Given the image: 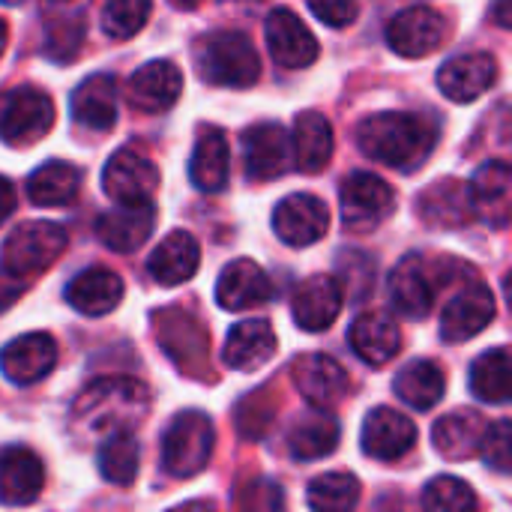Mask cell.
I'll list each match as a JSON object with an SVG mask.
<instances>
[{"mask_svg": "<svg viewBox=\"0 0 512 512\" xmlns=\"http://www.w3.org/2000/svg\"><path fill=\"white\" fill-rule=\"evenodd\" d=\"M330 228V210L321 198L309 192L288 195L273 210V231L288 246H312L318 243Z\"/></svg>", "mask_w": 512, "mask_h": 512, "instance_id": "obj_13", "label": "cell"}, {"mask_svg": "<svg viewBox=\"0 0 512 512\" xmlns=\"http://www.w3.org/2000/svg\"><path fill=\"white\" fill-rule=\"evenodd\" d=\"M333 126L324 114L318 111H303L297 114L294 123V138H291V150H294V165L306 174H318L330 165L333 159Z\"/></svg>", "mask_w": 512, "mask_h": 512, "instance_id": "obj_33", "label": "cell"}, {"mask_svg": "<svg viewBox=\"0 0 512 512\" xmlns=\"http://www.w3.org/2000/svg\"><path fill=\"white\" fill-rule=\"evenodd\" d=\"M156 228V207L153 204H138V207H114L96 219V237L120 255L135 252L144 246V240Z\"/></svg>", "mask_w": 512, "mask_h": 512, "instance_id": "obj_24", "label": "cell"}, {"mask_svg": "<svg viewBox=\"0 0 512 512\" xmlns=\"http://www.w3.org/2000/svg\"><path fill=\"white\" fill-rule=\"evenodd\" d=\"M471 393L486 405H507L512 396L510 351L495 348L471 366Z\"/></svg>", "mask_w": 512, "mask_h": 512, "instance_id": "obj_38", "label": "cell"}, {"mask_svg": "<svg viewBox=\"0 0 512 512\" xmlns=\"http://www.w3.org/2000/svg\"><path fill=\"white\" fill-rule=\"evenodd\" d=\"M420 216L432 228H462L474 219V204L471 192L459 180H441L429 186L417 204Z\"/></svg>", "mask_w": 512, "mask_h": 512, "instance_id": "obj_34", "label": "cell"}, {"mask_svg": "<svg viewBox=\"0 0 512 512\" xmlns=\"http://www.w3.org/2000/svg\"><path fill=\"white\" fill-rule=\"evenodd\" d=\"M213 447L216 432L210 417L201 411H183L168 423L162 435V468L174 480H189L207 468Z\"/></svg>", "mask_w": 512, "mask_h": 512, "instance_id": "obj_5", "label": "cell"}, {"mask_svg": "<svg viewBox=\"0 0 512 512\" xmlns=\"http://www.w3.org/2000/svg\"><path fill=\"white\" fill-rule=\"evenodd\" d=\"M471 204H474V216H483L489 219L492 225L504 228L507 225V216H510V192H512V174L510 165L504 159H495V162H486L471 186Z\"/></svg>", "mask_w": 512, "mask_h": 512, "instance_id": "obj_31", "label": "cell"}, {"mask_svg": "<svg viewBox=\"0 0 512 512\" xmlns=\"http://www.w3.org/2000/svg\"><path fill=\"white\" fill-rule=\"evenodd\" d=\"M306 501L312 512H354L360 504V480L348 471H330L309 483Z\"/></svg>", "mask_w": 512, "mask_h": 512, "instance_id": "obj_39", "label": "cell"}, {"mask_svg": "<svg viewBox=\"0 0 512 512\" xmlns=\"http://www.w3.org/2000/svg\"><path fill=\"white\" fill-rule=\"evenodd\" d=\"M498 81V60L489 51L450 57L438 72V87L453 102H474Z\"/></svg>", "mask_w": 512, "mask_h": 512, "instance_id": "obj_17", "label": "cell"}, {"mask_svg": "<svg viewBox=\"0 0 512 512\" xmlns=\"http://www.w3.org/2000/svg\"><path fill=\"white\" fill-rule=\"evenodd\" d=\"M69 108L81 126L93 132H108L117 120V78L111 72H96L84 78L75 87Z\"/></svg>", "mask_w": 512, "mask_h": 512, "instance_id": "obj_26", "label": "cell"}, {"mask_svg": "<svg viewBox=\"0 0 512 512\" xmlns=\"http://www.w3.org/2000/svg\"><path fill=\"white\" fill-rule=\"evenodd\" d=\"M423 512H480L477 492L459 477H435L423 489Z\"/></svg>", "mask_w": 512, "mask_h": 512, "instance_id": "obj_41", "label": "cell"}, {"mask_svg": "<svg viewBox=\"0 0 512 512\" xmlns=\"http://www.w3.org/2000/svg\"><path fill=\"white\" fill-rule=\"evenodd\" d=\"M153 330L159 339V348L168 354V360L174 366H180V372L198 378L207 366V351H210V339L201 327V321L186 312V309H162L153 318Z\"/></svg>", "mask_w": 512, "mask_h": 512, "instance_id": "obj_6", "label": "cell"}, {"mask_svg": "<svg viewBox=\"0 0 512 512\" xmlns=\"http://www.w3.org/2000/svg\"><path fill=\"white\" fill-rule=\"evenodd\" d=\"M78 189L81 171L63 159L39 165L27 180V198L33 207H66L78 198Z\"/></svg>", "mask_w": 512, "mask_h": 512, "instance_id": "obj_35", "label": "cell"}, {"mask_svg": "<svg viewBox=\"0 0 512 512\" xmlns=\"http://www.w3.org/2000/svg\"><path fill=\"white\" fill-rule=\"evenodd\" d=\"M351 348L369 366H387L402 351V333L384 312H363L351 324Z\"/></svg>", "mask_w": 512, "mask_h": 512, "instance_id": "obj_29", "label": "cell"}, {"mask_svg": "<svg viewBox=\"0 0 512 512\" xmlns=\"http://www.w3.org/2000/svg\"><path fill=\"white\" fill-rule=\"evenodd\" d=\"M273 420H276V405L270 402L267 393L249 396L237 408V429L243 438H252V441L264 438V432L273 426Z\"/></svg>", "mask_w": 512, "mask_h": 512, "instance_id": "obj_44", "label": "cell"}, {"mask_svg": "<svg viewBox=\"0 0 512 512\" xmlns=\"http://www.w3.org/2000/svg\"><path fill=\"white\" fill-rule=\"evenodd\" d=\"M273 297V282L252 258L231 261L216 282V303L228 312L264 306Z\"/></svg>", "mask_w": 512, "mask_h": 512, "instance_id": "obj_21", "label": "cell"}, {"mask_svg": "<svg viewBox=\"0 0 512 512\" xmlns=\"http://www.w3.org/2000/svg\"><path fill=\"white\" fill-rule=\"evenodd\" d=\"M267 48L270 57L285 69H306L318 60L321 45L303 18L291 9H273L267 18Z\"/></svg>", "mask_w": 512, "mask_h": 512, "instance_id": "obj_14", "label": "cell"}, {"mask_svg": "<svg viewBox=\"0 0 512 512\" xmlns=\"http://www.w3.org/2000/svg\"><path fill=\"white\" fill-rule=\"evenodd\" d=\"M336 447H339V423L330 414H321V411H312L309 417H303L288 435V450L300 462L324 459Z\"/></svg>", "mask_w": 512, "mask_h": 512, "instance_id": "obj_37", "label": "cell"}, {"mask_svg": "<svg viewBox=\"0 0 512 512\" xmlns=\"http://www.w3.org/2000/svg\"><path fill=\"white\" fill-rule=\"evenodd\" d=\"M243 162L246 177L255 183L279 180L294 165L291 135L279 123H255L243 132Z\"/></svg>", "mask_w": 512, "mask_h": 512, "instance_id": "obj_11", "label": "cell"}, {"mask_svg": "<svg viewBox=\"0 0 512 512\" xmlns=\"http://www.w3.org/2000/svg\"><path fill=\"white\" fill-rule=\"evenodd\" d=\"M438 141V129L429 117L414 111H381L357 126L360 150L390 168L414 171L420 168Z\"/></svg>", "mask_w": 512, "mask_h": 512, "instance_id": "obj_2", "label": "cell"}, {"mask_svg": "<svg viewBox=\"0 0 512 512\" xmlns=\"http://www.w3.org/2000/svg\"><path fill=\"white\" fill-rule=\"evenodd\" d=\"M84 42V12L78 9H60L57 18L48 21V36H45V54L51 60L69 63Z\"/></svg>", "mask_w": 512, "mask_h": 512, "instance_id": "obj_42", "label": "cell"}, {"mask_svg": "<svg viewBox=\"0 0 512 512\" xmlns=\"http://www.w3.org/2000/svg\"><path fill=\"white\" fill-rule=\"evenodd\" d=\"M189 180L195 189L213 195L228 183V138L219 126H204L189 156Z\"/></svg>", "mask_w": 512, "mask_h": 512, "instance_id": "obj_32", "label": "cell"}, {"mask_svg": "<svg viewBox=\"0 0 512 512\" xmlns=\"http://www.w3.org/2000/svg\"><path fill=\"white\" fill-rule=\"evenodd\" d=\"M447 276L423 255H405L390 276V300L405 318H426L435 306V291Z\"/></svg>", "mask_w": 512, "mask_h": 512, "instance_id": "obj_9", "label": "cell"}, {"mask_svg": "<svg viewBox=\"0 0 512 512\" xmlns=\"http://www.w3.org/2000/svg\"><path fill=\"white\" fill-rule=\"evenodd\" d=\"M18 294H21V285H18V282H9V276L0 279V309H3L6 303H12Z\"/></svg>", "mask_w": 512, "mask_h": 512, "instance_id": "obj_49", "label": "cell"}, {"mask_svg": "<svg viewBox=\"0 0 512 512\" xmlns=\"http://www.w3.org/2000/svg\"><path fill=\"white\" fill-rule=\"evenodd\" d=\"M309 12L330 27H348L360 15V3H354V0H321V3H315L312 0Z\"/></svg>", "mask_w": 512, "mask_h": 512, "instance_id": "obj_47", "label": "cell"}, {"mask_svg": "<svg viewBox=\"0 0 512 512\" xmlns=\"http://www.w3.org/2000/svg\"><path fill=\"white\" fill-rule=\"evenodd\" d=\"M339 204H342V225L351 234H369L390 216V210L396 207V195L384 177L369 171H354L342 183Z\"/></svg>", "mask_w": 512, "mask_h": 512, "instance_id": "obj_8", "label": "cell"}, {"mask_svg": "<svg viewBox=\"0 0 512 512\" xmlns=\"http://www.w3.org/2000/svg\"><path fill=\"white\" fill-rule=\"evenodd\" d=\"M240 512H285V489L273 480H249L237 492Z\"/></svg>", "mask_w": 512, "mask_h": 512, "instance_id": "obj_45", "label": "cell"}, {"mask_svg": "<svg viewBox=\"0 0 512 512\" xmlns=\"http://www.w3.org/2000/svg\"><path fill=\"white\" fill-rule=\"evenodd\" d=\"M486 435H489V423L477 411H456V414H447L435 423L432 444L444 459L465 462L483 450Z\"/></svg>", "mask_w": 512, "mask_h": 512, "instance_id": "obj_30", "label": "cell"}, {"mask_svg": "<svg viewBox=\"0 0 512 512\" xmlns=\"http://www.w3.org/2000/svg\"><path fill=\"white\" fill-rule=\"evenodd\" d=\"M12 210H15V189L6 177H0V225L9 219Z\"/></svg>", "mask_w": 512, "mask_h": 512, "instance_id": "obj_48", "label": "cell"}, {"mask_svg": "<svg viewBox=\"0 0 512 512\" xmlns=\"http://www.w3.org/2000/svg\"><path fill=\"white\" fill-rule=\"evenodd\" d=\"M150 411V390L135 378H99L90 381L72 405L69 426L84 438L132 435Z\"/></svg>", "mask_w": 512, "mask_h": 512, "instance_id": "obj_1", "label": "cell"}, {"mask_svg": "<svg viewBox=\"0 0 512 512\" xmlns=\"http://www.w3.org/2000/svg\"><path fill=\"white\" fill-rule=\"evenodd\" d=\"M57 366V342L48 333H24L0 351V372L18 387L42 381Z\"/></svg>", "mask_w": 512, "mask_h": 512, "instance_id": "obj_16", "label": "cell"}, {"mask_svg": "<svg viewBox=\"0 0 512 512\" xmlns=\"http://www.w3.org/2000/svg\"><path fill=\"white\" fill-rule=\"evenodd\" d=\"M66 303L87 318H102L123 303V279L114 270L90 267L69 282Z\"/></svg>", "mask_w": 512, "mask_h": 512, "instance_id": "obj_27", "label": "cell"}, {"mask_svg": "<svg viewBox=\"0 0 512 512\" xmlns=\"http://www.w3.org/2000/svg\"><path fill=\"white\" fill-rule=\"evenodd\" d=\"M495 318V294L483 285H468L462 288L441 315V336L450 345L468 342L477 333H483Z\"/></svg>", "mask_w": 512, "mask_h": 512, "instance_id": "obj_19", "label": "cell"}, {"mask_svg": "<svg viewBox=\"0 0 512 512\" xmlns=\"http://www.w3.org/2000/svg\"><path fill=\"white\" fill-rule=\"evenodd\" d=\"M486 462L501 474L507 477L510 474V459H512V432H510V420H498L495 426H489V435L483 441V450Z\"/></svg>", "mask_w": 512, "mask_h": 512, "instance_id": "obj_46", "label": "cell"}, {"mask_svg": "<svg viewBox=\"0 0 512 512\" xmlns=\"http://www.w3.org/2000/svg\"><path fill=\"white\" fill-rule=\"evenodd\" d=\"M294 384L300 390V396L315 408V411H327L333 405L342 402V396L348 393V375L345 369L327 357V354H306L297 360L294 366Z\"/></svg>", "mask_w": 512, "mask_h": 512, "instance_id": "obj_20", "label": "cell"}, {"mask_svg": "<svg viewBox=\"0 0 512 512\" xmlns=\"http://www.w3.org/2000/svg\"><path fill=\"white\" fill-rule=\"evenodd\" d=\"M66 231L57 222H21L0 246V270L9 279H30L45 273L66 252Z\"/></svg>", "mask_w": 512, "mask_h": 512, "instance_id": "obj_4", "label": "cell"}, {"mask_svg": "<svg viewBox=\"0 0 512 512\" xmlns=\"http://www.w3.org/2000/svg\"><path fill=\"white\" fill-rule=\"evenodd\" d=\"M201 264V246L189 231H171L150 255L147 270L153 276V282L171 288V285H183L198 273Z\"/></svg>", "mask_w": 512, "mask_h": 512, "instance_id": "obj_28", "label": "cell"}, {"mask_svg": "<svg viewBox=\"0 0 512 512\" xmlns=\"http://www.w3.org/2000/svg\"><path fill=\"white\" fill-rule=\"evenodd\" d=\"M363 453L378 462H396L417 444V426L411 417L393 408H375L363 423Z\"/></svg>", "mask_w": 512, "mask_h": 512, "instance_id": "obj_18", "label": "cell"}, {"mask_svg": "<svg viewBox=\"0 0 512 512\" xmlns=\"http://www.w3.org/2000/svg\"><path fill=\"white\" fill-rule=\"evenodd\" d=\"M168 512H216V504L213 501H186V504H180V507Z\"/></svg>", "mask_w": 512, "mask_h": 512, "instance_id": "obj_50", "label": "cell"}, {"mask_svg": "<svg viewBox=\"0 0 512 512\" xmlns=\"http://www.w3.org/2000/svg\"><path fill=\"white\" fill-rule=\"evenodd\" d=\"M159 186V171L156 165L141 156L138 150H117L105 171H102V189L108 192V198L117 207H138V204H150V198L156 195Z\"/></svg>", "mask_w": 512, "mask_h": 512, "instance_id": "obj_10", "label": "cell"}, {"mask_svg": "<svg viewBox=\"0 0 512 512\" xmlns=\"http://www.w3.org/2000/svg\"><path fill=\"white\" fill-rule=\"evenodd\" d=\"M54 126V102L39 87H15L0 108V141L27 147L42 141Z\"/></svg>", "mask_w": 512, "mask_h": 512, "instance_id": "obj_7", "label": "cell"}, {"mask_svg": "<svg viewBox=\"0 0 512 512\" xmlns=\"http://www.w3.org/2000/svg\"><path fill=\"white\" fill-rule=\"evenodd\" d=\"M150 12L153 6L147 0H111L102 9V30L111 39H129L147 24Z\"/></svg>", "mask_w": 512, "mask_h": 512, "instance_id": "obj_43", "label": "cell"}, {"mask_svg": "<svg viewBox=\"0 0 512 512\" xmlns=\"http://www.w3.org/2000/svg\"><path fill=\"white\" fill-rule=\"evenodd\" d=\"M141 465V447L135 435H114L99 450V474L111 486H132Z\"/></svg>", "mask_w": 512, "mask_h": 512, "instance_id": "obj_40", "label": "cell"}, {"mask_svg": "<svg viewBox=\"0 0 512 512\" xmlns=\"http://www.w3.org/2000/svg\"><path fill=\"white\" fill-rule=\"evenodd\" d=\"M393 387L405 405H411L417 411H432L447 393V378H444L441 366H435L432 360H414L396 375Z\"/></svg>", "mask_w": 512, "mask_h": 512, "instance_id": "obj_36", "label": "cell"}, {"mask_svg": "<svg viewBox=\"0 0 512 512\" xmlns=\"http://www.w3.org/2000/svg\"><path fill=\"white\" fill-rule=\"evenodd\" d=\"M198 75L213 87H252L261 75V60L252 39L240 30H213L195 42Z\"/></svg>", "mask_w": 512, "mask_h": 512, "instance_id": "obj_3", "label": "cell"}, {"mask_svg": "<svg viewBox=\"0 0 512 512\" xmlns=\"http://www.w3.org/2000/svg\"><path fill=\"white\" fill-rule=\"evenodd\" d=\"M180 90H183V72L171 60H150L132 75L129 102L138 111L162 114L180 99Z\"/></svg>", "mask_w": 512, "mask_h": 512, "instance_id": "obj_23", "label": "cell"}, {"mask_svg": "<svg viewBox=\"0 0 512 512\" xmlns=\"http://www.w3.org/2000/svg\"><path fill=\"white\" fill-rule=\"evenodd\" d=\"M447 39V18L432 6H408L387 24V42L399 57H426Z\"/></svg>", "mask_w": 512, "mask_h": 512, "instance_id": "obj_12", "label": "cell"}, {"mask_svg": "<svg viewBox=\"0 0 512 512\" xmlns=\"http://www.w3.org/2000/svg\"><path fill=\"white\" fill-rule=\"evenodd\" d=\"M276 348H279V342H276L270 321L249 318V321H240L237 327H231L222 360L234 372H255L276 354Z\"/></svg>", "mask_w": 512, "mask_h": 512, "instance_id": "obj_25", "label": "cell"}, {"mask_svg": "<svg viewBox=\"0 0 512 512\" xmlns=\"http://www.w3.org/2000/svg\"><path fill=\"white\" fill-rule=\"evenodd\" d=\"M342 285L339 279L333 276H309L300 282L297 294H294V303H291V315H294V324L306 333H324L333 327V321L339 318L342 312Z\"/></svg>", "mask_w": 512, "mask_h": 512, "instance_id": "obj_15", "label": "cell"}, {"mask_svg": "<svg viewBox=\"0 0 512 512\" xmlns=\"http://www.w3.org/2000/svg\"><path fill=\"white\" fill-rule=\"evenodd\" d=\"M6 42H9V27H6V21L0 18V57H3V51H6Z\"/></svg>", "mask_w": 512, "mask_h": 512, "instance_id": "obj_51", "label": "cell"}, {"mask_svg": "<svg viewBox=\"0 0 512 512\" xmlns=\"http://www.w3.org/2000/svg\"><path fill=\"white\" fill-rule=\"evenodd\" d=\"M45 468L42 459L27 447L0 450V504L27 507L42 495Z\"/></svg>", "mask_w": 512, "mask_h": 512, "instance_id": "obj_22", "label": "cell"}]
</instances>
